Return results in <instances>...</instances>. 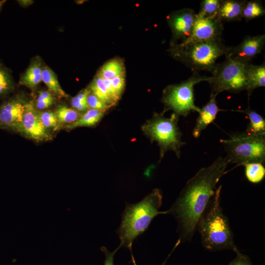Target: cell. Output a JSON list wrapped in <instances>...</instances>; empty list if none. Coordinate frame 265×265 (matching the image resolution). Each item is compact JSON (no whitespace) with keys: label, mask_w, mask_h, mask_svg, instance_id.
<instances>
[{"label":"cell","mask_w":265,"mask_h":265,"mask_svg":"<svg viewBox=\"0 0 265 265\" xmlns=\"http://www.w3.org/2000/svg\"><path fill=\"white\" fill-rule=\"evenodd\" d=\"M230 163L226 157H219L203 167L186 182L179 197L168 211L178 222L181 241L191 239L198 223L216 190L220 178Z\"/></svg>","instance_id":"1"},{"label":"cell","mask_w":265,"mask_h":265,"mask_svg":"<svg viewBox=\"0 0 265 265\" xmlns=\"http://www.w3.org/2000/svg\"><path fill=\"white\" fill-rule=\"evenodd\" d=\"M221 186L216 188L197 229L205 249L212 251L231 249L237 253L239 251L235 244L228 219L221 207Z\"/></svg>","instance_id":"2"},{"label":"cell","mask_w":265,"mask_h":265,"mask_svg":"<svg viewBox=\"0 0 265 265\" xmlns=\"http://www.w3.org/2000/svg\"><path fill=\"white\" fill-rule=\"evenodd\" d=\"M162 199L161 191L156 188L141 201L127 205L117 232L120 247L124 246L131 251L133 241L147 229L154 218L167 213L159 211Z\"/></svg>","instance_id":"3"},{"label":"cell","mask_w":265,"mask_h":265,"mask_svg":"<svg viewBox=\"0 0 265 265\" xmlns=\"http://www.w3.org/2000/svg\"><path fill=\"white\" fill-rule=\"evenodd\" d=\"M230 47L226 46L221 38L205 42L178 44L172 50L175 57L179 58L193 71L205 70L212 72L217 60L229 53Z\"/></svg>","instance_id":"4"},{"label":"cell","mask_w":265,"mask_h":265,"mask_svg":"<svg viewBox=\"0 0 265 265\" xmlns=\"http://www.w3.org/2000/svg\"><path fill=\"white\" fill-rule=\"evenodd\" d=\"M230 163L236 167L252 162L263 163L265 160V134L253 135L241 132L229 138L220 139Z\"/></svg>","instance_id":"5"},{"label":"cell","mask_w":265,"mask_h":265,"mask_svg":"<svg viewBox=\"0 0 265 265\" xmlns=\"http://www.w3.org/2000/svg\"><path fill=\"white\" fill-rule=\"evenodd\" d=\"M179 116L172 113L169 118L163 114L156 113L148 120L142 129L152 141H156L160 149V159L168 150L175 152L179 158L181 148L185 144L182 140V132L178 125Z\"/></svg>","instance_id":"6"},{"label":"cell","mask_w":265,"mask_h":265,"mask_svg":"<svg viewBox=\"0 0 265 265\" xmlns=\"http://www.w3.org/2000/svg\"><path fill=\"white\" fill-rule=\"evenodd\" d=\"M225 56L224 61L216 65L208 81L212 95L216 96L224 91L238 93L246 90V68L249 63L234 59L228 53Z\"/></svg>","instance_id":"7"},{"label":"cell","mask_w":265,"mask_h":265,"mask_svg":"<svg viewBox=\"0 0 265 265\" xmlns=\"http://www.w3.org/2000/svg\"><path fill=\"white\" fill-rule=\"evenodd\" d=\"M210 77L194 72L179 84L168 86L163 92L162 101L165 110L171 109L178 116H187L190 112H199L200 108L194 103V86L202 81H208Z\"/></svg>","instance_id":"8"},{"label":"cell","mask_w":265,"mask_h":265,"mask_svg":"<svg viewBox=\"0 0 265 265\" xmlns=\"http://www.w3.org/2000/svg\"><path fill=\"white\" fill-rule=\"evenodd\" d=\"M223 29L222 22L217 18H197L189 37L184 43L205 42L220 39Z\"/></svg>","instance_id":"9"},{"label":"cell","mask_w":265,"mask_h":265,"mask_svg":"<svg viewBox=\"0 0 265 265\" xmlns=\"http://www.w3.org/2000/svg\"><path fill=\"white\" fill-rule=\"evenodd\" d=\"M23 120L20 132L26 136L37 141L47 140L51 139L52 135L48 129L41 122L39 112L32 103L24 105Z\"/></svg>","instance_id":"10"},{"label":"cell","mask_w":265,"mask_h":265,"mask_svg":"<svg viewBox=\"0 0 265 265\" xmlns=\"http://www.w3.org/2000/svg\"><path fill=\"white\" fill-rule=\"evenodd\" d=\"M265 44V34L246 36L237 47L231 48L228 53L231 58L245 63L261 53Z\"/></svg>","instance_id":"11"},{"label":"cell","mask_w":265,"mask_h":265,"mask_svg":"<svg viewBox=\"0 0 265 265\" xmlns=\"http://www.w3.org/2000/svg\"><path fill=\"white\" fill-rule=\"evenodd\" d=\"M197 14L190 8H184L174 13L170 17L169 24L176 39L185 42L190 36Z\"/></svg>","instance_id":"12"},{"label":"cell","mask_w":265,"mask_h":265,"mask_svg":"<svg viewBox=\"0 0 265 265\" xmlns=\"http://www.w3.org/2000/svg\"><path fill=\"white\" fill-rule=\"evenodd\" d=\"M24 110V105L18 101L5 103L0 108V123L20 132Z\"/></svg>","instance_id":"13"},{"label":"cell","mask_w":265,"mask_h":265,"mask_svg":"<svg viewBox=\"0 0 265 265\" xmlns=\"http://www.w3.org/2000/svg\"><path fill=\"white\" fill-rule=\"evenodd\" d=\"M216 97L211 95L210 101L200 108L192 131V135L194 137H199L201 132L215 120L218 112L223 110L219 109L217 106Z\"/></svg>","instance_id":"14"},{"label":"cell","mask_w":265,"mask_h":265,"mask_svg":"<svg viewBox=\"0 0 265 265\" xmlns=\"http://www.w3.org/2000/svg\"><path fill=\"white\" fill-rule=\"evenodd\" d=\"M245 1L221 0L216 18L221 22L240 21Z\"/></svg>","instance_id":"15"},{"label":"cell","mask_w":265,"mask_h":265,"mask_svg":"<svg viewBox=\"0 0 265 265\" xmlns=\"http://www.w3.org/2000/svg\"><path fill=\"white\" fill-rule=\"evenodd\" d=\"M247 88L248 97L255 89L265 86V64L253 65L249 63L246 68Z\"/></svg>","instance_id":"16"},{"label":"cell","mask_w":265,"mask_h":265,"mask_svg":"<svg viewBox=\"0 0 265 265\" xmlns=\"http://www.w3.org/2000/svg\"><path fill=\"white\" fill-rule=\"evenodd\" d=\"M235 111L245 113L249 120L245 132L250 134H265V120L256 111L251 109L249 107L245 110Z\"/></svg>","instance_id":"17"},{"label":"cell","mask_w":265,"mask_h":265,"mask_svg":"<svg viewBox=\"0 0 265 265\" xmlns=\"http://www.w3.org/2000/svg\"><path fill=\"white\" fill-rule=\"evenodd\" d=\"M90 90L94 95L109 108L115 105L117 102L109 92L103 79L98 75L93 81L90 86Z\"/></svg>","instance_id":"18"},{"label":"cell","mask_w":265,"mask_h":265,"mask_svg":"<svg viewBox=\"0 0 265 265\" xmlns=\"http://www.w3.org/2000/svg\"><path fill=\"white\" fill-rule=\"evenodd\" d=\"M105 112L89 109L75 122L66 125L65 128L72 129L79 127H90L96 125L101 120Z\"/></svg>","instance_id":"19"},{"label":"cell","mask_w":265,"mask_h":265,"mask_svg":"<svg viewBox=\"0 0 265 265\" xmlns=\"http://www.w3.org/2000/svg\"><path fill=\"white\" fill-rule=\"evenodd\" d=\"M265 9L260 0H245L242 10V18L246 22L263 16Z\"/></svg>","instance_id":"20"},{"label":"cell","mask_w":265,"mask_h":265,"mask_svg":"<svg viewBox=\"0 0 265 265\" xmlns=\"http://www.w3.org/2000/svg\"><path fill=\"white\" fill-rule=\"evenodd\" d=\"M124 73L122 62L118 59H112L102 67L98 75L104 79L111 80L115 77L124 74Z\"/></svg>","instance_id":"21"},{"label":"cell","mask_w":265,"mask_h":265,"mask_svg":"<svg viewBox=\"0 0 265 265\" xmlns=\"http://www.w3.org/2000/svg\"><path fill=\"white\" fill-rule=\"evenodd\" d=\"M42 81L48 87L59 97H67V95L60 86L56 77L53 72L49 67H45L42 69Z\"/></svg>","instance_id":"22"},{"label":"cell","mask_w":265,"mask_h":265,"mask_svg":"<svg viewBox=\"0 0 265 265\" xmlns=\"http://www.w3.org/2000/svg\"><path fill=\"white\" fill-rule=\"evenodd\" d=\"M245 175L248 181L253 184L261 182L265 176V168L263 163L252 162L245 164Z\"/></svg>","instance_id":"23"},{"label":"cell","mask_w":265,"mask_h":265,"mask_svg":"<svg viewBox=\"0 0 265 265\" xmlns=\"http://www.w3.org/2000/svg\"><path fill=\"white\" fill-rule=\"evenodd\" d=\"M42 72L40 65L36 63L31 65L22 79V83L30 87H34L42 81Z\"/></svg>","instance_id":"24"},{"label":"cell","mask_w":265,"mask_h":265,"mask_svg":"<svg viewBox=\"0 0 265 265\" xmlns=\"http://www.w3.org/2000/svg\"><path fill=\"white\" fill-rule=\"evenodd\" d=\"M57 122L59 124H70L76 121L80 117L79 112L65 106L57 107L55 112Z\"/></svg>","instance_id":"25"},{"label":"cell","mask_w":265,"mask_h":265,"mask_svg":"<svg viewBox=\"0 0 265 265\" xmlns=\"http://www.w3.org/2000/svg\"><path fill=\"white\" fill-rule=\"evenodd\" d=\"M221 0H203L197 16L205 18H216Z\"/></svg>","instance_id":"26"},{"label":"cell","mask_w":265,"mask_h":265,"mask_svg":"<svg viewBox=\"0 0 265 265\" xmlns=\"http://www.w3.org/2000/svg\"><path fill=\"white\" fill-rule=\"evenodd\" d=\"M90 91L88 89L79 93L71 100L72 106L79 111H84L88 108L87 105V97Z\"/></svg>","instance_id":"27"},{"label":"cell","mask_w":265,"mask_h":265,"mask_svg":"<svg viewBox=\"0 0 265 265\" xmlns=\"http://www.w3.org/2000/svg\"><path fill=\"white\" fill-rule=\"evenodd\" d=\"M39 117L44 126L48 128H53L57 130L59 124L55 113L51 111L39 112Z\"/></svg>","instance_id":"28"},{"label":"cell","mask_w":265,"mask_h":265,"mask_svg":"<svg viewBox=\"0 0 265 265\" xmlns=\"http://www.w3.org/2000/svg\"><path fill=\"white\" fill-rule=\"evenodd\" d=\"M88 108L105 112L109 107L93 93H89L87 97Z\"/></svg>","instance_id":"29"},{"label":"cell","mask_w":265,"mask_h":265,"mask_svg":"<svg viewBox=\"0 0 265 265\" xmlns=\"http://www.w3.org/2000/svg\"><path fill=\"white\" fill-rule=\"evenodd\" d=\"M112 87L117 97L120 99L125 87V75L122 74L110 80Z\"/></svg>","instance_id":"30"},{"label":"cell","mask_w":265,"mask_h":265,"mask_svg":"<svg viewBox=\"0 0 265 265\" xmlns=\"http://www.w3.org/2000/svg\"><path fill=\"white\" fill-rule=\"evenodd\" d=\"M9 77L2 68H0V94L6 92L10 88Z\"/></svg>","instance_id":"31"},{"label":"cell","mask_w":265,"mask_h":265,"mask_svg":"<svg viewBox=\"0 0 265 265\" xmlns=\"http://www.w3.org/2000/svg\"><path fill=\"white\" fill-rule=\"evenodd\" d=\"M236 257L227 265H253L250 259L240 252L236 253Z\"/></svg>","instance_id":"32"},{"label":"cell","mask_w":265,"mask_h":265,"mask_svg":"<svg viewBox=\"0 0 265 265\" xmlns=\"http://www.w3.org/2000/svg\"><path fill=\"white\" fill-rule=\"evenodd\" d=\"M120 246H119L118 247L112 252H108L105 247H102V250L105 252L106 255V260L104 265H114L113 263V257L115 253L120 248Z\"/></svg>","instance_id":"33"},{"label":"cell","mask_w":265,"mask_h":265,"mask_svg":"<svg viewBox=\"0 0 265 265\" xmlns=\"http://www.w3.org/2000/svg\"><path fill=\"white\" fill-rule=\"evenodd\" d=\"M53 101V99L37 101L36 107L38 109H44L50 106Z\"/></svg>","instance_id":"34"},{"label":"cell","mask_w":265,"mask_h":265,"mask_svg":"<svg viewBox=\"0 0 265 265\" xmlns=\"http://www.w3.org/2000/svg\"><path fill=\"white\" fill-rule=\"evenodd\" d=\"M53 99L52 94L47 91L40 92L37 101Z\"/></svg>","instance_id":"35"},{"label":"cell","mask_w":265,"mask_h":265,"mask_svg":"<svg viewBox=\"0 0 265 265\" xmlns=\"http://www.w3.org/2000/svg\"><path fill=\"white\" fill-rule=\"evenodd\" d=\"M132 262L133 264V265H137L136 263H135V261L134 260V257L132 255Z\"/></svg>","instance_id":"36"},{"label":"cell","mask_w":265,"mask_h":265,"mask_svg":"<svg viewBox=\"0 0 265 265\" xmlns=\"http://www.w3.org/2000/svg\"><path fill=\"white\" fill-rule=\"evenodd\" d=\"M1 3H2L1 1H0V8L1 6Z\"/></svg>","instance_id":"37"}]
</instances>
